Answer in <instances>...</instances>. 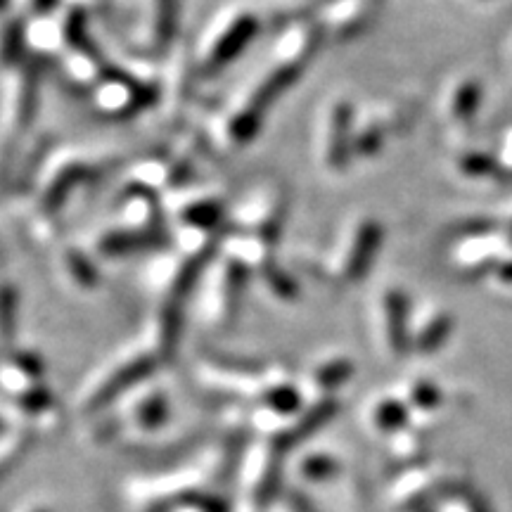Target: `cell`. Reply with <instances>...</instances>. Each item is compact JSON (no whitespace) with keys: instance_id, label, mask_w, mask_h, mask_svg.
Listing matches in <instances>:
<instances>
[{"instance_id":"obj_5","label":"cell","mask_w":512,"mask_h":512,"mask_svg":"<svg viewBox=\"0 0 512 512\" xmlns=\"http://www.w3.org/2000/svg\"><path fill=\"white\" fill-rule=\"evenodd\" d=\"M46 62L29 55L3 74L0 86V150L22 152V138L34 124L41 105V81Z\"/></svg>"},{"instance_id":"obj_16","label":"cell","mask_w":512,"mask_h":512,"mask_svg":"<svg viewBox=\"0 0 512 512\" xmlns=\"http://www.w3.org/2000/svg\"><path fill=\"white\" fill-rule=\"evenodd\" d=\"M53 271L57 285L76 294L91 297L102 287V271L98 259L88 247L74 242H55L53 245Z\"/></svg>"},{"instance_id":"obj_21","label":"cell","mask_w":512,"mask_h":512,"mask_svg":"<svg viewBox=\"0 0 512 512\" xmlns=\"http://www.w3.org/2000/svg\"><path fill=\"white\" fill-rule=\"evenodd\" d=\"M110 64L112 62L107 60L98 43L93 38H86L57 60V72L69 88L88 95L95 83L102 79V74L110 69Z\"/></svg>"},{"instance_id":"obj_24","label":"cell","mask_w":512,"mask_h":512,"mask_svg":"<svg viewBox=\"0 0 512 512\" xmlns=\"http://www.w3.org/2000/svg\"><path fill=\"white\" fill-rule=\"evenodd\" d=\"M254 283L259 287L264 297L278 304H294L302 297V285L294 275L287 271L285 266L278 264V259H273L271 264H266L259 273H254Z\"/></svg>"},{"instance_id":"obj_19","label":"cell","mask_w":512,"mask_h":512,"mask_svg":"<svg viewBox=\"0 0 512 512\" xmlns=\"http://www.w3.org/2000/svg\"><path fill=\"white\" fill-rule=\"evenodd\" d=\"M411 299L401 287H384L375 299V323L389 354L411 349Z\"/></svg>"},{"instance_id":"obj_9","label":"cell","mask_w":512,"mask_h":512,"mask_svg":"<svg viewBox=\"0 0 512 512\" xmlns=\"http://www.w3.org/2000/svg\"><path fill=\"white\" fill-rule=\"evenodd\" d=\"M91 15L79 5L64 3L48 15H38L27 19V48L29 55L43 62H57L60 57L79 46L81 41L91 38L88 34Z\"/></svg>"},{"instance_id":"obj_32","label":"cell","mask_w":512,"mask_h":512,"mask_svg":"<svg viewBox=\"0 0 512 512\" xmlns=\"http://www.w3.org/2000/svg\"><path fill=\"white\" fill-rule=\"evenodd\" d=\"M373 422L382 432L403 430L408 422V406L399 399H382L373 411Z\"/></svg>"},{"instance_id":"obj_37","label":"cell","mask_w":512,"mask_h":512,"mask_svg":"<svg viewBox=\"0 0 512 512\" xmlns=\"http://www.w3.org/2000/svg\"><path fill=\"white\" fill-rule=\"evenodd\" d=\"M491 278H496V283H501L503 287H510L512 290V252L496 266V271L491 273Z\"/></svg>"},{"instance_id":"obj_10","label":"cell","mask_w":512,"mask_h":512,"mask_svg":"<svg viewBox=\"0 0 512 512\" xmlns=\"http://www.w3.org/2000/svg\"><path fill=\"white\" fill-rule=\"evenodd\" d=\"M356 107L347 98H332L316 121V159L328 176H344L354 164Z\"/></svg>"},{"instance_id":"obj_18","label":"cell","mask_w":512,"mask_h":512,"mask_svg":"<svg viewBox=\"0 0 512 512\" xmlns=\"http://www.w3.org/2000/svg\"><path fill=\"white\" fill-rule=\"evenodd\" d=\"M112 226L131 230H152V233H166V211L162 197L147 190L131 188L121 183V188L110 204Z\"/></svg>"},{"instance_id":"obj_8","label":"cell","mask_w":512,"mask_h":512,"mask_svg":"<svg viewBox=\"0 0 512 512\" xmlns=\"http://www.w3.org/2000/svg\"><path fill=\"white\" fill-rule=\"evenodd\" d=\"M162 366L157 351L150 344L140 342L138 347L126 349L124 354L107 366L102 373L91 382V387L83 394V413H100L110 408L121 396L140 387L147 377L155 375V370Z\"/></svg>"},{"instance_id":"obj_28","label":"cell","mask_w":512,"mask_h":512,"mask_svg":"<svg viewBox=\"0 0 512 512\" xmlns=\"http://www.w3.org/2000/svg\"><path fill=\"white\" fill-rule=\"evenodd\" d=\"M19 304L22 294L8 278H0V351L10 349L19 325Z\"/></svg>"},{"instance_id":"obj_22","label":"cell","mask_w":512,"mask_h":512,"mask_svg":"<svg viewBox=\"0 0 512 512\" xmlns=\"http://www.w3.org/2000/svg\"><path fill=\"white\" fill-rule=\"evenodd\" d=\"M453 332V316L441 306H425L411 318V349L434 354L448 342Z\"/></svg>"},{"instance_id":"obj_26","label":"cell","mask_w":512,"mask_h":512,"mask_svg":"<svg viewBox=\"0 0 512 512\" xmlns=\"http://www.w3.org/2000/svg\"><path fill=\"white\" fill-rule=\"evenodd\" d=\"M27 19L3 17L0 19V72H10L29 57L27 48Z\"/></svg>"},{"instance_id":"obj_6","label":"cell","mask_w":512,"mask_h":512,"mask_svg":"<svg viewBox=\"0 0 512 512\" xmlns=\"http://www.w3.org/2000/svg\"><path fill=\"white\" fill-rule=\"evenodd\" d=\"M290 214V195L283 181L275 176H261L228 207L226 230L259 235L278 245Z\"/></svg>"},{"instance_id":"obj_30","label":"cell","mask_w":512,"mask_h":512,"mask_svg":"<svg viewBox=\"0 0 512 512\" xmlns=\"http://www.w3.org/2000/svg\"><path fill=\"white\" fill-rule=\"evenodd\" d=\"M261 406L268 408V411L275 415H283V418H290V415H297L302 411V392L294 387L292 382L278 380L271 382L268 387L261 392Z\"/></svg>"},{"instance_id":"obj_29","label":"cell","mask_w":512,"mask_h":512,"mask_svg":"<svg viewBox=\"0 0 512 512\" xmlns=\"http://www.w3.org/2000/svg\"><path fill=\"white\" fill-rule=\"evenodd\" d=\"M171 403L162 389H152L133 406V422L145 432H155L169 422Z\"/></svg>"},{"instance_id":"obj_36","label":"cell","mask_w":512,"mask_h":512,"mask_svg":"<svg viewBox=\"0 0 512 512\" xmlns=\"http://www.w3.org/2000/svg\"><path fill=\"white\" fill-rule=\"evenodd\" d=\"M498 164H501V171L505 176H512V128L508 133H505L503 143H501V150H498Z\"/></svg>"},{"instance_id":"obj_33","label":"cell","mask_w":512,"mask_h":512,"mask_svg":"<svg viewBox=\"0 0 512 512\" xmlns=\"http://www.w3.org/2000/svg\"><path fill=\"white\" fill-rule=\"evenodd\" d=\"M411 403L422 408V411H430L441 403V389L430 380H418L411 387Z\"/></svg>"},{"instance_id":"obj_38","label":"cell","mask_w":512,"mask_h":512,"mask_svg":"<svg viewBox=\"0 0 512 512\" xmlns=\"http://www.w3.org/2000/svg\"><path fill=\"white\" fill-rule=\"evenodd\" d=\"M290 501H292L294 512H318L316 505H313L309 498H304V496H299V494H294Z\"/></svg>"},{"instance_id":"obj_15","label":"cell","mask_w":512,"mask_h":512,"mask_svg":"<svg viewBox=\"0 0 512 512\" xmlns=\"http://www.w3.org/2000/svg\"><path fill=\"white\" fill-rule=\"evenodd\" d=\"M380 8L382 0H318L313 19L325 38L347 43L373 27Z\"/></svg>"},{"instance_id":"obj_41","label":"cell","mask_w":512,"mask_h":512,"mask_svg":"<svg viewBox=\"0 0 512 512\" xmlns=\"http://www.w3.org/2000/svg\"><path fill=\"white\" fill-rule=\"evenodd\" d=\"M34 512H50V510H34Z\"/></svg>"},{"instance_id":"obj_3","label":"cell","mask_w":512,"mask_h":512,"mask_svg":"<svg viewBox=\"0 0 512 512\" xmlns=\"http://www.w3.org/2000/svg\"><path fill=\"white\" fill-rule=\"evenodd\" d=\"M259 31L261 19L249 8L230 5L216 12L192 46L197 79H214L230 64L238 62L259 36Z\"/></svg>"},{"instance_id":"obj_20","label":"cell","mask_w":512,"mask_h":512,"mask_svg":"<svg viewBox=\"0 0 512 512\" xmlns=\"http://www.w3.org/2000/svg\"><path fill=\"white\" fill-rule=\"evenodd\" d=\"M171 230L166 233H152V230H131L121 226H102L98 233L91 238V252L98 261H112V259H126L131 254L140 252H159V249L169 247Z\"/></svg>"},{"instance_id":"obj_40","label":"cell","mask_w":512,"mask_h":512,"mask_svg":"<svg viewBox=\"0 0 512 512\" xmlns=\"http://www.w3.org/2000/svg\"><path fill=\"white\" fill-rule=\"evenodd\" d=\"M10 8V0H0V12H5Z\"/></svg>"},{"instance_id":"obj_11","label":"cell","mask_w":512,"mask_h":512,"mask_svg":"<svg viewBox=\"0 0 512 512\" xmlns=\"http://www.w3.org/2000/svg\"><path fill=\"white\" fill-rule=\"evenodd\" d=\"M162 204L171 230H200L216 235H223L226 230L230 204L211 185L190 183L162 197Z\"/></svg>"},{"instance_id":"obj_31","label":"cell","mask_w":512,"mask_h":512,"mask_svg":"<svg viewBox=\"0 0 512 512\" xmlns=\"http://www.w3.org/2000/svg\"><path fill=\"white\" fill-rule=\"evenodd\" d=\"M456 164H458L460 174L467 178H475V181L503 174L496 155H489V152H484V150H467L458 157Z\"/></svg>"},{"instance_id":"obj_39","label":"cell","mask_w":512,"mask_h":512,"mask_svg":"<svg viewBox=\"0 0 512 512\" xmlns=\"http://www.w3.org/2000/svg\"><path fill=\"white\" fill-rule=\"evenodd\" d=\"M503 235L512 242V211H510L508 219H505V223H503Z\"/></svg>"},{"instance_id":"obj_23","label":"cell","mask_w":512,"mask_h":512,"mask_svg":"<svg viewBox=\"0 0 512 512\" xmlns=\"http://www.w3.org/2000/svg\"><path fill=\"white\" fill-rule=\"evenodd\" d=\"M337 413V401L328 396V399H318L313 403L311 408H306V411L299 415V420L294 422L290 430H285L283 434H278L273 441V448L275 451H287V448L297 446L299 441L309 439L311 434H316L320 427H325L328 422L335 418Z\"/></svg>"},{"instance_id":"obj_1","label":"cell","mask_w":512,"mask_h":512,"mask_svg":"<svg viewBox=\"0 0 512 512\" xmlns=\"http://www.w3.org/2000/svg\"><path fill=\"white\" fill-rule=\"evenodd\" d=\"M325 36L313 17L292 19L273 41L268 57L230 95L209 121L207 143L223 157L238 155L256 140L273 105L302 79Z\"/></svg>"},{"instance_id":"obj_14","label":"cell","mask_w":512,"mask_h":512,"mask_svg":"<svg viewBox=\"0 0 512 512\" xmlns=\"http://www.w3.org/2000/svg\"><path fill=\"white\" fill-rule=\"evenodd\" d=\"M197 72L195 57H192V46L188 41H178L171 53L159 64V88H157V107L155 112L159 119L171 121L183 112L192 95Z\"/></svg>"},{"instance_id":"obj_17","label":"cell","mask_w":512,"mask_h":512,"mask_svg":"<svg viewBox=\"0 0 512 512\" xmlns=\"http://www.w3.org/2000/svg\"><path fill=\"white\" fill-rule=\"evenodd\" d=\"M403 114L396 105H387V102H377V105H368L363 110H356L354 117V162H368L382 155L387 140L399 131Z\"/></svg>"},{"instance_id":"obj_35","label":"cell","mask_w":512,"mask_h":512,"mask_svg":"<svg viewBox=\"0 0 512 512\" xmlns=\"http://www.w3.org/2000/svg\"><path fill=\"white\" fill-rule=\"evenodd\" d=\"M10 5H15L19 10V17L31 19L57 10L62 5V0H10Z\"/></svg>"},{"instance_id":"obj_34","label":"cell","mask_w":512,"mask_h":512,"mask_svg":"<svg viewBox=\"0 0 512 512\" xmlns=\"http://www.w3.org/2000/svg\"><path fill=\"white\" fill-rule=\"evenodd\" d=\"M302 472L309 479H316V482H320V479H330L337 475V463L330 456H311L304 460Z\"/></svg>"},{"instance_id":"obj_4","label":"cell","mask_w":512,"mask_h":512,"mask_svg":"<svg viewBox=\"0 0 512 512\" xmlns=\"http://www.w3.org/2000/svg\"><path fill=\"white\" fill-rule=\"evenodd\" d=\"M252 278L254 275L245 266L216 252L192 294L197 323L209 332H228L233 328L240 318L247 285Z\"/></svg>"},{"instance_id":"obj_2","label":"cell","mask_w":512,"mask_h":512,"mask_svg":"<svg viewBox=\"0 0 512 512\" xmlns=\"http://www.w3.org/2000/svg\"><path fill=\"white\" fill-rule=\"evenodd\" d=\"M121 159L81 147H53L29 192V233L36 242H55L60 216L76 192L114 174Z\"/></svg>"},{"instance_id":"obj_12","label":"cell","mask_w":512,"mask_h":512,"mask_svg":"<svg viewBox=\"0 0 512 512\" xmlns=\"http://www.w3.org/2000/svg\"><path fill=\"white\" fill-rule=\"evenodd\" d=\"M178 27H181V0H145L128 31L133 57L162 62L178 43Z\"/></svg>"},{"instance_id":"obj_13","label":"cell","mask_w":512,"mask_h":512,"mask_svg":"<svg viewBox=\"0 0 512 512\" xmlns=\"http://www.w3.org/2000/svg\"><path fill=\"white\" fill-rule=\"evenodd\" d=\"M512 252V242L505 238L503 230L491 228L489 223L475 221L472 228L451 249L453 268H458L465 278H484L496 271Z\"/></svg>"},{"instance_id":"obj_25","label":"cell","mask_w":512,"mask_h":512,"mask_svg":"<svg viewBox=\"0 0 512 512\" xmlns=\"http://www.w3.org/2000/svg\"><path fill=\"white\" fill-rule=\"evenodd\" d=\"M484 102V88L479 79H460L451 86V91L446 95V112L448 119L456 121V124H470L477 119L479 107Z\"/></svg>"},{"instance_id":"obj_7","label":"cell","mask_w":512,"mask_h":512,"mask_svg":"<svg viewBox=\"0 0 512 512\" xmlns=\"http://www.w3.org/2000/svg\"><path fill=\"white\" fill-rule=\"evenodd\" d=\"M384 240L382 223L370 214H358L344 226L328 266H320L325 280L337 285H354L370 273Z\"/></svg>"},{"instance_id":"obj_27","label":"cell","mask_w":512,"mask_h":512,"mask_svg":"<svg viewBox=\"0 0 512 512\" xmlns=\"http://www.w3.org/2000/svg\"><path fill=\"white\" fill-rule=\"evenodd\" d=\"M354 361L347 356H330L318 361L311 370V382L313 387L323 394V399H328L337 392L339 387H344L351 377H354Z\"/></svg>"}]
</instances>
